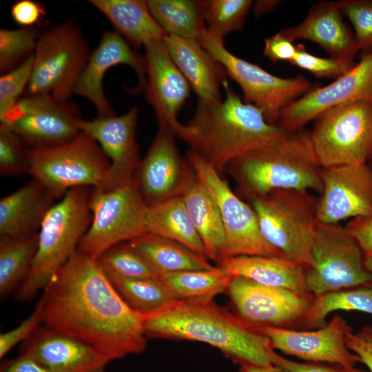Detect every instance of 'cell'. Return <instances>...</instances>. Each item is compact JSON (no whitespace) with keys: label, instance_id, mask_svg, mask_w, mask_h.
<instances>
[{"label":"cell","instance_id":"1","mask_svg":"<svg viewBox=\"0 0 372 372\" xmlns=\"http://www.w3.org/2000/svg\"><path fill=\"white\" fill-rule=\"evenodd\" d=\"M43 291L37 304L49 328L92 346L110 361L145 350L143 316L96 260L76 251Z\"/></svg>","mask_w":372,"mask_h":372},{"label":"cell","instance_id":"2","mask_svg":"<svg viewBox=\"0 0 372 372\" xmlns=\"http://www.w3.org/2000/svg\"><path fill=\"white\" fill-rule=\"evenodd\" d=\"M142 316L147 338L204 342L239 365L273 364L274 349L269 338L214 298L176 300Z\"/></svg>","mask_w":372,"mask_h":372},{"label":"cell","instance_id":"3","mask_svg":"<svg viewBox=\"0 0 372 372\" xmlns=\"http://www.w3.org/2000/svg\"><path fill=\"white\" fill-rule=\"evenodd\" d=\"M217 102L198 101L186 124V142L220 174L231 161L278 141L286 132L269 123L260 109L245 103L228 85Z\"/></svg>","mask_w":372,"mask_h":372},{"label":"cell","instance_id":"4","mask_svg":"<svg viewBox=\"0 0 372 372\" xmlns=\"http://www.w3.org/2000/svg\"><path fill=\"white\" fill-rule=\"evenodd\" d=\"M322 166L304 128L286 132L270 145L252 151L233 161L225 170L238 190L249 200L277 189L322 190Z\"/></svg>","mask_w":372,"mask_h":372},{"label":"cell","instance_id":"5","mask_svg":"<svg viewBox=\"0 0 372 372\" xmlns=\"http://www.w3.org/2000/svg\"><path fill=\"white\" fill-rule=\"evenodd\" d=\"M92 187L70 189L48 211L38 231V247L30 270L16 291L18 300L32 298L75 253L92 221Z\"/></svg>","mask_w":372,"mask_h":372},{"label":"cell","instance_id":"6","mask_svg":"<svg viewBox=\"0 0 372 372\" xmlns=\"http://www.w3.org/2000/svg\"><path fill=\"white\" fill-rule=\"evenodd\" d=\"M318 201L311 192L291 189L250 200L265 240L305 269L314 265L311 248L319 223Z\"/></svg>","mask_w":372,"mask_h":372},{"label":"cell","instance_id":"7","mask_svg":"<svg viewBox=\"0 0 372 372\" xmlns=\"http://www.w3.org/2000/svg\"><path fill=\"white\" fill-rule=\"evenodd\" d=\"M90 54L74 17L43 31L23 96L48 94L60 100H70Z\"/></svg>","mask_w":372,"mask_h":372},{"label":"cell","instance_id":"8","mask_svg":"<svg viewBox=\"0 0 372 372\" xmlns=\"http://www.w3.org/2000/svg\"><path fill=\"white\" fill-rule=\"evenodd\" d=\"M92 221L77 249L94 260L110 247L146 233L147 205L134 178L112 189L92 188Z\"/></svg>","mask_w":372,"mask_h":372},{"label":"cell","instance_id":"9","mask_svg":"<svg viewBox=\"0 0 372 372\" xmlns=\"http://www.w3.org/2000/svg\"><path fill=\"white\" fill-rule=\"evenodd\" d=\"M109 167L99 145L83 132L59 145L30 149L29 174L58 199L72 188L101 187Z\"/></svg>","mask_w":372,"mask_h":372},{"label":"cell","instance_id":"10","mask_svg":"<svg viewBox=\"0 0 372 372\" xmlns=\"http://www.w3.org/2000/svg\"><path fill=\"white\" fill-rule=\"evenodd\" d=\"M197 41L223 65L227 76L238 84L243 101L260 109L270 124L276 125L286 107L316 87L302 75L279 77L236 56L226 48L224 39L206 28Z\"/></svg>","mask_w":372,"mask_h":372},{"label":"cell","instance_id":"11","mask_svg":"<svg viewBox=\"0 0 372 372\" xmlns=\"http://www.w3.org/2000/svg\"><path fill=\"white\" fill-rule=\"evenodd\" d=\"M313 121L311 140L322 167L368 163L372 155V101L334 106Z\"/></svg>","mask_w":372,"mask_h":372},{"label":"cell","instance_id":"12","mask_svg":"<svg viewBox=\"0 0 372 372\" xmlns=\"http://www.w3.org/2000/svg\"><path fill=\"white\" fill-rule=\"evenodd\" d=\"M314 265L305 269L313 296L372 282L365 254L345 227L318 223L311 248Z\"/></svg>","mask_w":372,"mask_h":372},{"label":"cell","instance_id":"13","mask_svg":"<svg viewBox=\"0 0 372 372\" xmlns=\"http://www.w3.org/2000/svg\"><path fill=\"white\" fill-rule=\"evenodd\" d=\"M187 159L218 207L225 234V258L240 256L284 257L262 236L253 207L233 192L221 174L192 149L187 152Z\"/></svg>","mask_w":372,"mask_h":372},{"label":"cell","instance_id":"14","mask_svg":"<svg viewBox=\"0 0 372 372\" xmlns=\"http://www.w3.org/2000/svg\"><path fill=\"white\" fill-rule=\"evenodd\" d=\"M79 108L70 100L48 94L23 96L10 110L0 115L8 127L30 148L59 145L81 133Z\"/></svg>","mask_w":372,"mask_h":372},{"label":"cell","instance_id":"15","mask_svg":"<svg viewBox=\"0 0 372 372\" xmlns=\"http://www.w3.org/2000/svg\"><path fill=\"white\" fill-rule=\"evenodd\" d=\"M226 292L236 315L258 329L303 325L314 297L263 285L242 276H233Z\"/></svg>","mask_w":372,"mask_h":372},{"label":"cell","instance_id":"16","mask_svg":"<svg viewBox=\"0 0 372 372\" xmlns=\"http://www.w3.org/2000/svg\"><path fill=\"white\" fill-rule=\"evenodd\" d=\"M176 135L159 126L145 157L140 161L134 179L147 206L183 196L196 174L180 154Z\"/></svg>","mask_w":372,"mask_h":372},{"label":"cell","instance_id":"17","mask_svg":"<svg viewBox=\"0 0 372 372\" xmlns=\"http://www.w3.org/2000/svg\"><path fill=\"white\" fill-rule=\"evenodd\" d=\"M146 83L145 98L153 107L159 126L170 130L185 143L189 137L186 125L177 115L185 104L190 85L172 61L163 40L144 46Z\"/></svg>","mask_w":372,"mask_h":372},{"label":"cell","instance_id":"18","mask_svg":"<svg viewBox=\"0 0 372 372\" xmlns=\"http://www.w3.org/2000/svg\"><path fill=\"white\" fill-rule=\"evenodd\" d=\"M362 100L372 101V52L331 83L314 87L286 107L276 125L285 132L300 130L329 108Z\"/></svg>","mask_w":372,"mask_h":372},{"label":"cell","instance_id":"19","mask_svg":"<svg viewBox=\"0 0 372 372\" xmlns=\"http://www.w3.org/2000/svg\"><path fill=\"white\" fill-rule=\"evenodd\" d=\"M322 181L319 223L338 224L372 214V169L368 163L322 167Z\"/></svg>","mask_w":372,"mask_h":372},{"label":"cell","instance_id":"20","mask_svg":"<svg viewBox=\"0 0 372 372\" xmlns=\"http://www.w3.org/2000/svg\"><path fill=\"white\" fill-rule=\"evenodd\" d=\"M138 116L134 106L121 116L81 121V132L99 145L110 161L106 178L98 188L112 189L134 178L141 161L136 135Z\"/></svg>","mask_w":372,"mask_h":372},{"label":"cell","instance_id":"21","mask_svg":"<svg viewBox=\"0 0 372 372\" xmlns=\"http://www.w3.org/2000/svg\"><path fill=\"white\" fill-rule=\"evenodd\" d=\"M259 329L270 340L273 349L306 362L338 363L355 366L359 357L347 346L346 336L352 332L346 320L335 315L322 328L313 331L262 327Z\"/></svg>","mask_w":372,"mask_h":372},{"label":"cell","instance_id":"22","mask_svg":"<svg viewBox=\"0 0 372 372\" xmlns=\"http://www.w3.org/2000/svg\"><path fill=\"white\" fill-rule=\"evenodd\" d=\"M119 64H126L136 72L138 84L134 92L143 91L146 83L144 56L136 52L116 31L105 30L97 47L90 54L74 90V94L92 103L99 116L116 115L104 93L103 81L106 72Z\"/></svg>","mask_w":372,"mask_h":372},{"label":"cell","instance_id":"23","mask_svg":"<svg viewBox=\"0 0 372 372\" xmlns=\"http://www.w3.org/2000/svg\"><path fill=\"white\" fill-rule=\"evenodd\" d=\"M20 354L51 372H106L111 362L92 346L45 325L23 342Z\"/></svg>","mask_w":372,"mask_h":372},{"label":"cell","instance_id":"24","mask_svg":"<svg viewBox=\"0 0 372 372\" xmlns=\"http://www.w3.org/2000/svg\"><path fill=\"white\" fill-rule=\"evenodd\" d=\"M343 17L336 1H320L311 6L302 21L278 32L291 42L299 39L314 42L330 57L353 67L360 50L354 32Z\"/></svg>","mask_w":372,"mask_h":372},{"label":"cell","instance_id":"25","mask_svg":"<svg viewBox=\"0 0 372 372\" xmlns=\"http://www.w3.org/2000/svg\"><path fill=\"white\" fill-rule=\"evenodd\" d=\"M163 41L198 101H221L220 87L227 83V74L223 65L195 40L167 34Z\"/></svg>","mask_w":372,"mask_h":372},{"label":"cell","instance_id":"26","mask_svg":"<svg viewBox=\"0 0 372 372\" xmlns=\"http://www.w3.org/2000/svg\"><path fill=\"white\" fill-rule=\"evenodd\" d=\"M58 199L34 179L0 200V236L15 237L39 231Z\"/></svg>","mask_w":372,"mask_h":372},{"label":"cell","instance_id":"27","mask_svg":"<svg viewBox=\"0 0 372 372\" xmlns=\"http://www.w3.org/2000/svg\"><path fill=\"white\" fill-rule=\"evenodd\" d=\"M218 265L233 276H242L263 285L311 294L306 284L305 268L285 257L240 256L225 258Z\"/></svg>","mask_w":372,"mask_h":372},{"label":"cell","instance_id":"28","mask_svg":"<svg viewBox=\"0 0 372 372\" xmlns=\"http://www.w3.org/2000/svg\"><path fill=\"white\" fill-rule=\"evenodd\" d=\"M130 45L138 48L167 34L152 14L147 1L90 0Z\"/></svg>","mask_w":372,"mask_h":372},{"label":"cell","instance_id":"29","mask_svg":"<svg viewBox=\"0 0 372 372\" xmlns=\"http://www.w3.org/2000/svg\"><path fill=\"white\" fill-rule=\"evenodd\" d=\"M183 198L207 258L218 263L225 258V234L216 201L196 175Z\"/></svg>","mask_w":372,"mask_h":372},{"label":"cell","instance_id":"30","mask_svg":"<svg viewBox=\"0 0 372 372\" xmlns=\"http://www.w3.org/2000/svg\"><path fill=\"white\" fill-rule=\"evenodd\" d=\"M147 226L148 233L176 241L207 258L183 196L147 206Z\"/></svg>","mask_w":372,"mask_h":372},{"label":"cell","instance_id":"31","mask_svg":"<svg viewBox=\"0 0 372 372\" xmlns=\"http://www.w3.org/2000/svg\"><path fill=\"white\" fill-rule=\"evenodd\" d=\"M161 273L213 269L206 257L172 240L146 233L129 241Z\"/></svg>","mask_w":372,"mask_h":372},{"label":"cell","instance_id":"32","mask_svg":"<svg viewBox=\"0 0 372 372\" xmlns=\"http://www.w3.org/2000/svg\"><path fill=\"white\" fill-rule=\"evenodd\" d=\"M147 3L167 34L197 41L206 28L203 1L148 0Z\"/></svg>","mask_w":372,"mask_h":372},{"label":"cell","instance_id":"33","mask_svg":"<svg viewBox=\"0 0 372 372\" xmlns=\"http://www.w3.org/2000/svg\"><path fill=\"white\" fill-rule=\"evenodd\" d=\"M38 247V232L15 237L0 236V296L4 298L27 277Z\"/></svg>","mask_w":372,"mask_h":372},{"label":"cell","instance_id":"34","mask_svg":"<svg viewBox=\"0 0 372 372\" xmlns=\"http://www.w3.org/2000/svg\"><path fill=\"white\" fill-rule=\"evenodd\" d=\"M233 276L218 265L211 269L189 270L161 275L177 300L214 298L226 291Z\"/></svg>","mask_w":372,"mask_h":372},{"label":"cell","instance_id":"35","mask_svg":"<svg viewBox=\"0 0 372 372\" xmlns=\"http://www.w3.org/2000/svg\"><path fill=\"white\" fill-rule=\"evenodd\" d=\"M338 310L372 315V282L314 296L303 325L322 328L327 324L328 315Z\"/></svg>","mask_w":372,"mask_h":372},{"label":"cell","instance_id":"36","mask_svg":"<svg viewBox=\"0 0 372 372\" xmlns=\"http://www.w3.org/2000/svg\"><path fill=\"white\" fill-rule=\"evenodd\" d=\"M105 273L125 301L141 315L156 312L177 300L161 279L129 278Z\"/></svg>","mask_w":372,"mask_h":372},{"label":"cell","instance_id":"37","mask_svg":"<svg viewBox=\"0 0 372 372\" xmlns=\"http://www.w3.org/2000/svg\"><path fill=\"white\" fill-rule=\"evenodd\" d=\"M96 261L107 273L129 278H161L159 271L129 242L110 247Z\"/></svg>","mask_w":372,"mask_h":372},{"label":"cell","instance_id":"38","mask_svg":"<svg viewBox=\"0 0 372 372\" xmlns=\"http://www.w3.org/2000/svg\"><path fill=\"white\" fill-rule=\"evenodd\" d=\"M43 32L41 26L0 30V72L5 74L34 55Z\"/></svg>","mask_w":372,"mask_h":372},{"label":"cell","instance_id":"39","mask_svg":"<svg viewBox=\"0 0 372 372\" xmlns=\"http://www.w3.org/2000/svg\"><path fill=\"white\" fill-rule=\"evenodd\" d=\"M203 3L206 29L223 39L242 28L253 5L250 0H209Z\"/></svg>","mask_w":372,"mask_h":372},{"label":"cell","instance_id":"40","mask_svg":"<svg viewBox=\"0 0 372 372\" xmlns=\"http://www.w3.org/2000/svg\"><path fill=\"white\" fill-rule=\"evenodd\" d=\"M30 147L8 127L0 124V174L3 176L29 174Z\"/></svg>","mask_w":372,"mask_h":372},{"label":"cell","instance_id":"41","mask_svg":"<svg viewBox=\"0 0 372 372\" xmlns=\"http://www.w3.org/2000/svg\"><path fill=\"white\" fill-rule=\"evenodd\" d=\"M336 3L353 25L362 57L372 52V0H340Z\"/></svg>","mask_w":372,"mask_h":372},{"label":"cell","instance_id":"42","mask_svg":"<svg viewBox=\"0 0 372 372\" xmlns=\"http://www.w3.org/2000/svg\"><path fill=\"white\" fill-rule=\"evenodd\" d=\"M34 55L0 76V115L10 110L24 96L30 82Z\"/></svg>","mask_w":372,"mask_h":372},{"label":"cell","instance_id":"43","mask_svg":"<svg viewBox=\"0 0 372 372\" xmlns=\"http://www.w3.org/2000/svg\"><path fill=\"white\" fill-rule=\"evenodd\" d=\"M296 56L289 63L318 77L336 79L353 68L331 57L315 56L309 52L302 43L296 45Z\"/></svg>","mask_w":372,"mask_h":372},{"label":"cell","instance_id":"44","mask_svg":"<svg viewBox=\"0 0 372 372\" xmlns=\"http://www.w3.org/2000/svg\"><path fill=\"white\" fill-rule=\"evenodd\" d=\"M43 324L42 313L37 304L33 312L15 328L1 333L0 358L4 356L17 344L28 340Z\"/></svg>","mask_w":372,"mask_h":372},{"label":"cell","instance_id":"45","mask_svg":"<svg viewBox=\"0 0 372 372\" xmlns=\"http://www.w3.org/2000/svg\"><path fill=\"white\" fill-rule=\"evenodd\" d=\"M272 364L288 372H369L355 366H347L338 363L327 362H296L279 355L271 353Z\"/></svg>","mask_w":372,"mask_h":372},{"label":"cell","instance_id":"46","mask_svg":"<svg viewBox=\"0 0 372 372\" xmlns=\"http://www.w3.org/2000/svg\"><path fill=\"white\" fill-rule=\"evenodd\" d=\"M10 14L13 21L21 27L41 26L47 11L40 2L19 0L12 3Z\"/></svg>","mask_w":372,"mask_h":372},{"label":"cell","instance_id":"47","mask_svg":"<svg viewBox=\"0 0 372 372\" xmlns=\"http://www.w3.org/2000/svg\"><path fill=\"white\" fill-rule=\"evenodd\" d=\"M347 347L360 358L372 372V325L363 326L358 332H351L346 336Z\"/></svg>","mask_w":372,"mask_h":372},{"label":"cell","instance_id":"48","mask_svg":"<svg viewBox=\"0 0 372 372\" xmlns=\"http://www.w3.org/2000/svg\"><path fill=\"white\" fill-rule=\"evenodd\" d=\"M296 53V45L279 32L265 40L263 54L273 63L285 61L290 63Z\"/></svg>","mask_w":372,"mask_h":372},{"label":"cell","instance_id":"49","mask_svg":"<svg viewBox=\"0 0 372 372\" xmlns=\"http://www.w3.org/2000/svg\"><path fill=\"white\" fill-rule=\"evenodd\" d=\"M345 227L357 240L365 256L372 258V214L353 218Z\"/></svg>","mask_w":372,"mask_h":372},{"label":"cell","instance_id":"50","mask_svg":"<svg viewBox=\"0 0 372 372\" xmlns=\"http://www.w3.org/2000/svg\"><path fill=\"white\" fill-rule=\"evenodd\" d=\"M0 372H51L34 360L20 354L17 357L3 360Z\"/></svg>","mask_w":372,"mask_h":372},{"label":"cell","instance_id":"51","mask_svg":"<svg viewBox=\"0 0 372 372\" xmlns=\"http://www.w3.org/2000/svg\"><path fill=\"white\" fill-rule=\"evenodd\" d=\"M280 1L277 0H259L253 3L254 13L256 17H260L273 10Z\"/></svg>","mask_w":372,"mask_h":372},{"label":"cell","instance_id":"52","mask_svg":"<svg viewBox=\"0 0 372 372\" xmlns=\"http://www.w3.org/2000/svg\"><path fill=\"white\" fill-rule=\"evenodd\" d=\"M238 372H288L284 369L272 364L270 366H261L245 364L240 365Z\"/></svg>","mask_w":372,"mask_h":372},{"label":"cell","instance_id":"53","mask_svg":"<svg viewBox=\"0 0 372 372\" xmlns=\"http://www.w3.org/2000/svg\"><path fill=\"white\" fill-rule=\"evenodd\" d=\"M365 267L366 269L372 273V258L366 256L365 257Z\"/></svg>","mask_w":372,"mask_h":372},{"label":"cell","instance_id":"54","mask_svg":"<svg viewBox=\"0 0 372 372\" xmlns=\"http://www.w3.org/2000/svg\"><path fill=\"white\" fill-rule=\"evenodd\" d=\"M368 164L369 165V166H370L371 168L372 169V155H371L370 159H369V161H368Z\"/></svg>","mask_w":372,"mask_h":372}]
</instances>
